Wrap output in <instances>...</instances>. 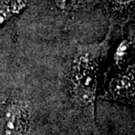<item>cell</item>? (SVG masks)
<instances>
[{"mask_svg": "<svg viewBox=\"0 0 135 135\" xmlns=\"http://www.w3.org/2000/svg\"><path fill=\"white\" fill-rule=\"evenodd\" d=\"M105 47V43L79 47L70 73V100L75 109L82 114L86 129L94 133L98 132L95 107L98 98L99 65Z\"/></svg>", "mask_w": 135, "mask_h": 135, "instance_id": "6da1fadb", "label": "cell"}, {"mask_svg": "<svg viewBox=\"0 0 135 135\" xmlns=\"http://www.w3.org/2000/svg\"><path fill=\"white\" fill-rule=\"evenodd\" d=\"M112 3L117 9L123 10L133 6L134 0H112Z\"/></svg>", "mask_w": 135, "mask_h": 135, "instance_id": "8992f818", "label": "cell"}, {"mask_svg": "<svg viewBox=\"0 0 135 135\" xmlns=\"http://www.w3.org/2000/svg\"><path fill=\"white\" fill-rule=\"evenodd\" d=\"M26 0H0V28L26 7Z\"/></svg>", "mask_w": 135, "mask_h": 135, "instance_id": "277c9868", "label": "cell"}, {"mask_svg": "<svg viewBox=\"0 0 135 135\" xmlns=\"http://www.w3.org/2000/svg\"><path fill=\"white\" fill-rule=\"evenodd\" d=\"M134 67L133 61L115 73L98 94V98L134 105Z\"/></svg>", "mask_w": 135, "mask_h": 135, "instance_id": "3957f363", "label": "cell"}, {"mask_svg": "<svg viewBox=\"0 0 135 135\" xmlns=\"http://www.w3.org/2000/svg\"><path fill=\"white\" fill-rule=\"evenodd\" d=\"M30 99L22 90H13L0 115V135H32Z\"/></svg>", "mask_w": 135, "mask_h": 135, "instance_id": "7a4b0ae2", "label": "cell"}, {"mask_svg": "<svg viewBox=\"0 0 135 135\" xmlns=\"http://www.w3.org/2000/svg\"><path fill=\"white\" fill-rule=\"evenodd\" d=\"M56 7L62 12H71L77 6L79 0H54Z\"/></svg>", "mask_w": 135, "mask_h": 135, "instance_id": "5b68a950", "label": "cell"}]
</instances>
